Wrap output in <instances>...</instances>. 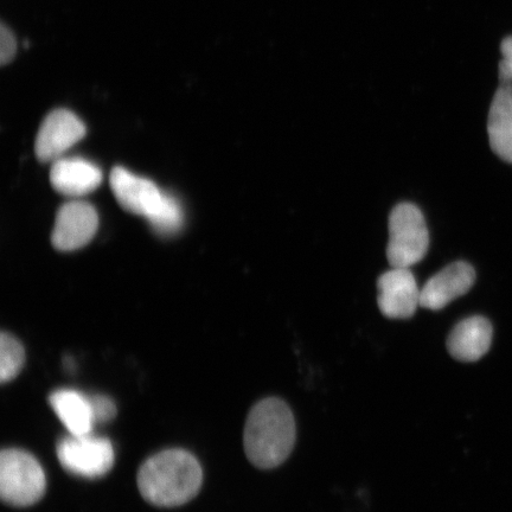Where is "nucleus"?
Instances as JSON below:
<instances>
[{
  "label": "nucleus",
  "instance_id": "obj_9",
  "mask_svg": "<svg viewBox=\"0 0 512 512\" xmlns=\"http://www.w3.org/2000/svg\"><path fill=\"white\" fill-rule=\"evenodd\" d=\"M110 184L115 198L128 213L149 220L162 202L164 192L155 182L117 166L111 172Z\"/></svg>",
  "mask_w": 512,
  "mask_h": 512
},
{
  "label": "nucleus",
  "instance_id": "obj_12",
  "mask_svg": "<svg viewBox=\"0 0 512 512\" xmlns=\"http://www.w3.org/2000/svg\"><path fill=\"white\" fill-rule=\"evenodd\" d=\"M492 325L482 316H473L454 326L447 338V349L453 358L462 362H476L489 351Z\"/></svg>",
  "mask_w": 512,
  "mask_h": 512
},
{
  "label": "nucleus",
  "instance_id": "obj_8",
  "mask_svg": "<svg viewBox=\"0 0 512 512\" xmlns=\"http://www.w3.org/2000/svg\"><path fill=\"white\" fill-rule=\"evenodd\" d=\"M377 303L384 316L390 319H408L420 306V292L409 268L393 267L379 278Z\"/></svg>",
  "mask_w": 512,
  "mask_h": 512
},
{
  "label": "nucleus",
  "instance_id": "obj_11",
  "mask_svg": "<svg viewBox=\"0 0 512 512\" xmlns=\"http://www.w3.org/2000/svg\"><path fill=\"white\" fill-rule=\"evenodd\" d=\"M50 182L59 194L79 198L100 187L102 171L91 160L64 156L51 165Z\"/></svg>",
  "mask_w": 512,
  "mask_h": 512
},
{
  "label": "nucleus",
  "instance_id": "obj_1",
  "mask_svg": "<svg viewBox=\"0 0 512 512\" xmlns=\"http://www.w3.org/2000/svg\"><path fill=\"white\" fill-rule=\"evenodd\" d=\"M202 466L191 453L166 450L146 460L138 472V488L146 502L175 508L191 501L201 490Z\"/></svg>",
  "mask_w": 512,
  "mask_h": 512
},
{
  "label": "nucleus",
  "instance_id": "obj_16",
  "mask_svg": "<svg viewBox=\"0 0 512 512\" xmlns=\"http://www.w3.org/2000/svg\"><path fill=\"white\" fill-rule=\"evenodd\" d=\"M25 362V350L21 342L8 332L0 336V381L10 382L21 373Z\"/></svg>",
  "mask_w": 512,
  "mask_h": 512
},
{
  "label": "nucleus",
  "instance_id": "obj_15",
  "mask_svg": "<svg viewBox=\"0 0 512 512\" xmlns=\"http://www.w3.org/2000/svg\"><path fill=\"white\" fill-rule=\"evenodd\" d=\"M149 223L155 232L162 236L175 235L183 228L184 210L178 198L170 192H164L163 200L159 203Z\"/></svg>",
  "mask_w": 512,
  "mask_h": 512
},
{
  "label": "nucleus",
  "instance_id": "obj_19",
  "mask_svg": "<svg viewBox=\"0 0 512 512\" xmlns=\"http://www.w3.org/2000/svg\"><path fill=\"white\" fill-rule=\"evenodd\" d=\"M2 34H0V59H2V64H6L14 60L17 51V44L15 40L14 34H12L9 28H6L3 25L2 30H0Z\"/></svg>",
  "mask_w": 512,
  "mask_h": 512
},
{
  "label": "nucleus",
  "instance_id": "obj_13",
  "mask_svg": "<svg viewBox=\"0 0 512 512\" xmlns=\"http://www.w3.org/2000/svg\"><path fill=\"white\" fill-rule=\"evenodd\" d=\"M49 403L70 435L91 434L95 422L88 395L74 389H60L49 396Z\"/></svg>",
  "mask_w": 512,
  "mask_h": 512
},
{
  "label": "nucleus",
  "instance_id": "obj_3",
  "mask_svg": "<svg viewBox=\"0 0 512 512\" xmlns=\"http://www.w3.org/2000/svg\"><path fill=\"white\" fill-rule=\"evenodd\" d=\"M46 490V473L32 454L18 448L0 454V497L5 504L30 507L41 501Z\"/></svg>",
  "mask_w": 512,
  "mask_h": 512
},
{
  "label": "nucleus",
  "instance_id": "obj_10",
  "mask_svg": "<svg viewBox=\"0 0 512 512\" xmlns=\"http://www.w3.org/2000/svg\"><path fill=\"white\" fill-rule=\"evenodd\" d=\"M476 271L469 262L457 261L435 274L420 292V306L439 311L469 292L475 284Z\"/></svg>",
  "mask_w": 512,
  "mask_h": 512
},
{
  "label": "nucleus",
  "instance_id": "obj_14",
  "mask_svg": "<svg viewBox=\"0 0 512 512\" xmlns=\"http://www.w3.org/2000/svg\"><path fill=\"white\" fill-rule=\"evenodd\" d=\"M490 146L499 158L512 164V93L499 86L489 111Z\"/></svg>",
  "mask_w": 512,
  "mask_h": 512
},
{
  "label": "nucleus",
  "instance_id": "obj_17",
  "mask_svg": "<svg viewBox=\"0 0 512 512\" xmlns=\"http://www.w3.org/2000/svg\"><path fill=\"white\" fill-rule=\"evenodd\" d=\"M91 401L95 425L107 424L117 415V407L112 399L106 395H88Z\"/></svg>",
  "mask_w": 512,
  "mask_h": 512
},
{
  "label": "nucleus",
  "instance_id": "obj_6",
  "mask_svg": "<svg viewBox=\"0 0 512 512\" xmlns=\"http://www.w3.org/2000/svg\"><path fill=\"white\" fill-rule=\"evenodd\" d=\"M99 227V216L91 203L73 200L57 211L51 243L61 252H73L88 245Z\"/></svg>",
  "mask_w": 512,
  "mask_h": 512
},
{
  "label": "nucleus",
  "instance_id": "obj_4",
  "mask_svg": "<svg viewBox=\"0 0 512 512\" xmlns=\"http://www.w3.org/2000/svg\"><path fill=\"white\" fill-rule=\"evenodd\" d=\"M428 246L430 234L422 211L413 203L398 204L389 217V264L411 268L425 258Z\"/></svg>",
  "mask_w": 512,
  "mask_h": 512
},
{
  "label": "nucleus",
  "instance_id": "obj_2",
  "mask_svg": "<svg viewBox=\"0 0 512 512\" xmlns=\"http://www.w3.org/2000/svg\"><path fill=\"white\" fill-rule=\"evenodd\" d=\"M296 443V421L283 400L256 403L249 413L243 445L249 462L262 470L274 469L290 457Z\"/></svg>",
  "mask_w": 512,
  "mask_h": 512
},
{
  "label": "nucleus",
  "instance_id": "obj_18",
  "mask_svg": "<svg viewBox=\"0 0 512 512\" xmlns=\"http://www.w3.org/2000/svg\"><path fill=\"white\" fill-rule=\"evenodd\" d=\"M501 53L503 59L499 63V81L512 87V35L504 38Z\"/></svg>",
  "mask_w": 512,
  "mask_h": 512
},
{
  "label": "nucleus",
  "instance_id": "obj_5",
  "mask_svg": "<svg viewBox=\"0 0 512 512\" xmlns=\"http://www.w3.org/2000/svg\"><path fill=\"white\" fill-rule=\"evenodd\" d=\"M57 458L64 470L87 479L104 477L114 465V448L107 438L70 435L59 441Z\"/></svg>",
  "mask_w": 512,
  "mask_h": 512
},
{
  "label": "nucleus",
  "instance_id": "obj_7",
  "mask_svg": "<svg viewBox=\"0 0 512 512\" xmlns=\"http://www.w3.org/2000/svg\"><path fill=\"white\" fill-rule=\"evenodd\" d=\"M86 126L78 115L56 110L47 115L38 130L35 152L43 163L55 162L86 136Z\"/></svg>",
  "mask_w": 512,
  "mask_h": 512
}]
</instances>
